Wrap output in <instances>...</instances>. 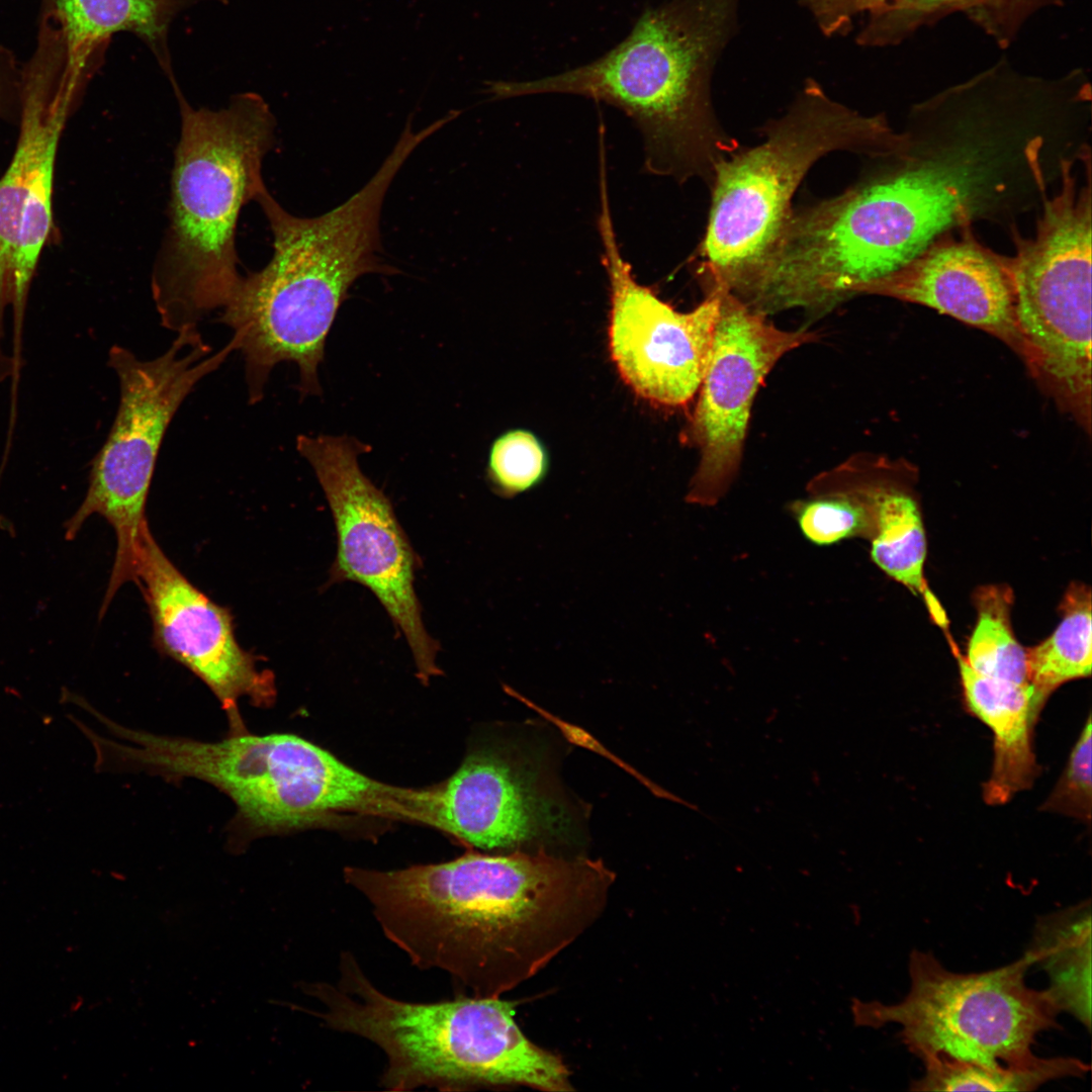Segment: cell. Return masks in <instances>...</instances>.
Masks as SVG:
<instances>
[{
    "label": "cell",
    "mask_w": 1092,
    "mask_h": 1092,
    "mask_svg": "<svg viewBox=\"0 0 1092 1092\" xmlns=\"http://www.w3.org/2000/svg\"><path fill=\"white\" fill-rule=\"evenodd\" d=\"M1091 105L1083 68L1042 77L1001 57L912 105L899 149L796 213L797 263L822 292L846 299L947 232L981 220L1010 229L1090 147Z\"/></svg>",
    "instance_id": "cell-1"
},
{
    "label": "cell",
    "mask_w": 1092,
    "mask_h": 1092,
    "mask_svg": "<svg viewBox=\"0 0 1092 1092\" xmlns=\"http://www.w3.org/2000/svg\"><path fill=\"white\" fill-rule=\"evenodd\" d=\"M343 876L413 966L476 997H500L541 971L599 919L615 879L601 860L543 850L349 866Z\"/></svg>",
    "instance_id": "cell-2"
},
{
    "label": "cell",
    "mask_w": 1092,
    "mask_h": 1092,
    "mask_svg": "<svg viewBox=\"0 0 1092 1092\" xmlns=\"http://www.w3.org/2000/svg\"><path fill=\"white\" fill-rule=\"evenodd\" d=\"M410 150L397 144L373 177L347 201L315 217L289 213L264 187L256 201L273 237V255L242 276L218 320L234 331L245 360L251 403L261 400L273 367L299 369L302 395H320L317 367L349 289L368 273H395L380 256L385 194Z\"/></svg>",
    "instance_id": "cell-3"
},
{
    "label": "cell",
    "mask_w": 1092,
    "mask_h": 1092,
    "mask_svg": "<svg viewBox=\"0 0 1092 1092\" xmlns=\"http://www.w3.org/2000/svg\"><path fill=\"white\" fill-rule=\"evenodd\" d=\"M739 2L669 0L647 8L599 59L541 79L488 82L485 92L494 99L566 93L606 102L641 130L648 172L712 181L716 163L735 149L717 124L711 80L736 32Z\"/></svg>",
    "instance_id": "cell-4"
},
{
    "label": "cell",
    "mask_w": 1092,
    "mask_h": 1092,
    "mask_svg": "<svg viewBox=\"0 0 1092 1092\" xmlns=\"http://www.w3.org/2000/svg\"><path fill=\"white\" fill-rule=\"evenodd\" d=\"M299 987L318 1008L290 1004L293 1009L383 1052L386 1065L379 1085L385 1090L450 1092L504 1086L572 1090L562 1060L522 1032L514 1003L500 997L400 1000L380 990L350 950L340 953L335 982H300Z\"/></svg>",
    "instance_id": "cell-5"
},
{
    "label": "cell",
    "mask_w": 1092,
    "mask_h": 1092,
    "mask_svg": "<svg viewBox=\"0 0 1092 1092\" xmlns=\"http://www.w3.org/2000/svg\"><path fill=\"white\" fill-rule=\"evenodd\" d=\"M170 81L181 127L151 287L162 326L177 333L223 308L242 278L238 219L266 187L262 165L274 146L276 121L257 93H240L217 110L193 108L175 77Z\"/></svg>",
    "instance_id": "cell-6"
},
{
    "label": "cell",
    "mask_w": 1092,
    "mask_h": 1092,
    "mask_svg": "<svg viewBox=\"0 0 1092 1092\" xmlns=\"http://www.w3.org/2000/svg\"><path fill=\"white\" fill-rule=\"evenodd\" d=\"M98 720L112 737H89L97 768L174 783L192 778L215 787L235 804L228 827L234 850L342 815L376 817L389 791V784L295 734L248 731L206 742L135 730L101 714Z\"/></svg>",
    "instance_id": "cell-7"
},
{
    "label": "cell",
    "mask_w": 1092,
    "mask_h": 1092,
    "mask_svg": "<svg viewBox=\"0 0 1092 1092\" xmlns=\"http://www.w3.org/2000/svg\"><path fill=\"white\" fill-rule=\"evenodd\" d=\"M765 133L760 145L714 167L702 275L731 292L775 249L793 212V195L817 160L840 150L883 157L903 142L885 114L858 113L828 97L812 79Z\"/></svg>",
    "instance_id": "cell-8"
},
{
    "label": "cell",
    "mask_w": 1092,
    "mask_h": 1092,
    "mask_svg": "<svg viewBox=\"0 0 1092 1092\" xmlns=\"http://www.w3.org/2000/svg\"><path fill=\"white\" fill-rule=\"evenodd\" d=\"M239 348L240 341L233 336L228 345L211 354L197 327L177 332L168 350L148 361L124 347H111L108 365L119 381L118 410L104 445L93 459L85 497L65 524L67 540L75 539L95 514L115 532L116 553L102 610L108 609L119 587L134 582L140 534L148 522L147 498L168 426L195 385Z\"/></svg>",
    "instance_id": "cell-9"
},
{
    "label": "cell",
    "mask_w": 1092,
    "mask_h": 1092,
    "mask_svg": "<svg viewBox=\"0 0 1092 1092\" xmlns=\"http://www.w3.org/2000/svg\"><path fill=\"white\" fill-rule=\"evenodd\" d=\"M1031 967L1022 958L994 970L958 973L932 953L915 949L908 962L910 989L899 1002L853 998L854 1025L898 1024L901 1041L920 1060L945 1056L987 1066L1020 1064L1035 1055L1042 1031L1058 1028L1060 1013L1044 990L1027 986Z\"/></svg>",
    "instance_id": "cell-10"
},
{
    "label": "cell",
    "mask_w": 1092,
    "mask_h": 1092,
    "mask_svg": "<svg viewBox=\"0 0 1092 1092\" xmlns=\"http://www.w3.org/2000/svg\"><path fill=\"white\" fill-rule=\"evenodd\" d=\"M1008 258L1020 356L1057 403L1091 429V236L1049 221Z\"/></svg>",
    "instance_id": "cell-11"
},
{
    "label": "cell",
    "mask_w": 1092,
    "mask_h": 1092,
    "mask_svg": "<svg viewBox=\"0 0 1092 1092\" xmlns=\"http://www.w3.org/2000/svg\"><path fill=\"white\" fill-rule=\"evenodd\" d=\"M298 452L309 462L330 505L338 551L330 581H353L371 590L401 632L417 676L428 685L442 673L438 643L428 634L415 590L419 558L387 496L361 471L358 456L370 447L347 436H303Z\"/></svg>",
    "instance_id": "cell-12"
},
{
    "label": "cell",
    "mask_w": 1092,
    "mask_h": 1092,
    "mask_svg": "<svg viewBox=\"0 0 1092 1092\" xmlns=\"http://www.w3.org/2000/svg\"><path fill=\"white\" fill-rule=\"evenodd\" d=\"M414 807L418 824L484 850L550 852L580 827L543 755L512 742L475 748L452 776L418 788Z\"/></svg>",
    "instance_id": "cell-13"
},
{
    "label": "cell",
    "mask_w": 1092,
    "mask_h": 1092,
    "mask_svg": "<svg viewBox=\"0 0 1092 1092\" xmlns=\"http://www.w3.org/2000/svg\"><path fill=\"white\" fill-rule=\"evenodd\" d=\"M709 360L686 439L699 453L687 500L714 506L735 480L760 385L788 353L818 340L807 329L785 330L750 309L723 284Z\"/></svg>",
    "instance_id": "cell-14"
},
{
    "label": "cell",
    "mask_w": 1092,
    "mask_h": 1092,
    "mask_svg": "<svg viewBox=\"0 0 1092 1092\" xmlns=\"http://www.w3.org/2000/svg\"><path fill=\"white\" fill-rule=\"evenodd\" d=\"M598 229L611 291L609 347L623 380L646 400L668 407L691 402L699 390L719 312L717 288L689 312L675 310L639 284L614 230L606 178L600 174Z\"/></svg>",
    "instance_id": "cell-15"
},
{
    "label": "cell",
    "mask_w": 1092,
    "mask_h": 1092,
    "mask_svg": "<svg viewBox=\"0 0 1092 1092\" xmlns=\"http://www.w3.org/2000/svg\"><path fill=\"white\" fill-rule=\"evenodd\" d=\"M134 582L150 611L155 647L212 692L225 714L228 735L248 732L240 700L258 708L271 706L276 698L274 674L258 668V658L236 638L230 610L183 575L155 540L148 522L140 534Z\"/></svg>",
    "instance_id": "cell-16"
},
{
    "label": "cell",
    "mask_w": 1092,
    "mask_h": 1092,
    "mask_svg": "<svg viewBox=\"0 0 1092 1092\" xmlns=\"http://www.w3.org/2000/svg\"><path fill=\"white\" fill-rule=\"evenodd\" d=\"M81 98L42 75L22 71L19 135L0 178V315L24 311L30 284L53 223L57 151Z\"/></svg>",
    "instance_id": "cell-17"
},
{
    "label": "cell",
    "mask_w": 1092,
    "mask_h": 1092,
    "mask_svg": "<svg viewBox=\"0 0 1092 1092\" xmlns=\"http://www.w3.org/2000/svg\"><path fill=\"white\" fill-rule=\"evenodd\" d=\"M859 294L930 307L997 337L1020 355L1008 256L980 243L972 226L939 236Z\"/></svg>",
    "instance_id": "cell-18"
},
{
    "label": "cell",
    "mask_w": 1092,
    "mask_h": 1092,
    "mask_svg": "<svg viewBox=\"0 0 1092 1092\" xmlns=\"http://www.w3.org/2000/svg\"><path fill=\"white\" fill-rule=\"evenodd\" d=\"M209 0H40L33 53L85 88L102 65L111 36L128 31L173 74L168 32L183 10Z\"/></svg>",
    "instance_id": "cell-19"
},
{
    "label": "cell",
    "mask_w": 1092,
    "mask_h": 1092,
    "mask_svg": "<svg viewBox=\"0 0 1092 1092\" xmlns=\"http://www.w3.org/2000/svg\"><path fill=\"white\" fill-rule=\"evenodd\" d=\"M965 702L969 710L994 734V761L984 785V800L1003 805L1028 789L1037 774L1032 729L1038 717L1035 691L1030 682H1014L984 675L959 657Z\"/></svg>",
    "instance_id": "cell-20"
},
{
    "label": "cell",
    "mask_w": 1092,
    "mask_h": 1092,
    "mask_svg": "<svg viewBox=\"0 0 1092 1092\" xmlns=\"http://www.w3.org/2000/svg\"><path fill=\"white\" fill-rule=\"evenodd\" d=\"M1049 978L1045 989L1060 1012L1091 1027V903L1074 906L1037 918L1024 953Z\"/></svg>",
    "instance_id": "cell-21"
},
{
    "label": "cell",
    "mask_w": 1092,
    "mask_h": 1092,
    "mask_svg": "<svg viewBox=\"0 0 1092 1092\" xmlns=\"http://www.w3.org/2000/svg\"><path fill=\"white\" fill-rule=\"evenodd\" d=\"M1061 610L1063 618L1054 633L1038 645L1026 649L1028 681L1035 691L1037 715L1060 686L1091 674L1090 588L1083 583H1072Z\"/></svg>",
    "instance_id": "cell-22"
},
{
    "label": "cell",
    "mask_w": 1092,
    "mask_h": 1092,
    "mask_svg": "<svg viewBox=\"0 0 1092 1092\" xmlns=\"http://www.w3.org/2000/svg\"><path fill=\"white\" fill-rule=\"evenodd\" d=\"M924 1072L911 1083L913 1091H1033L1051 1081L1083 1077L1090 1066L1073 1057L1040 1058L1020 1064L987 1066L930 1056Z\"/></svg>",
    "instance_id": "cell-23"
},
{
    "label": "cell",
    "mask_w": 1092,
    "mask_h": 1092,
    "mask_svg": "<svg viewBox=\"0 0 1092 1092\" xmlns=\"http://www.w3.org/2000/svg\"><path fill=\"white\" fill-rule=\"evenodd\" d=\"M869 502L875 520L871 557L885 573L915 593L924 589L926 538L916 502L889 487L851 486Z\"/></svg>",
    "instance_id": "cell-24"
},
{
    "label": "cell",
    "mask_w": 1092,
    "mask_h": 1092,
    "mask_svg": "<svg viewBox=\"0 0 1092 1092\" xmlns=\"http://www.w3.org/2000/svg\"><path fill=\"white\" fill-rule=\"evenodd\" d=\"M975 602L978 619L964 657L967 663L987 676L1029 682L1026 650L1016 640L1011 625V588L1005 584L982 586Z\"/></svg>",
    "instance_id": "cell-25"
},
{
    "label": "cell",
    "mask_w": 1092,
    "mask_h": 1092,
    "mask_svg": "<svg viewBox=\"0 0 1092 1092\" xmlns=\"http://www.w3.org/2000/svg\"><path fill=\"white\" fill-rule=\"evenodd\" d=\"M796 519L804 537L817 546L869 533L875 526L869 502L850 486L799 504Z\"/></svg>",
    "instance_id": "cell-26"
},
{
    "label": "cell",
    "mask_w": 1092,
    "mask_h": 1092,
    "mask_svg": "<svg viewBox=\"0 0 1092 1092\" xmlns=\"http://www.w3.org/2000/svg\"><path fill=\"white\" fill-rule=\"evenodd\" d=\"M970 0H889L868 20L855 37L860 47H896L924 27L954 13H964Z\"/></svg>",
    "instance_id": "cell-27"
},
{
    "label": "cell",
    "mask_w": 1092,
    "mask_h": 1092,
    "mask_svg": "<svg viewBox=\"0 0 1092 1092\" xmlns=\"http://www.w3.org/2000/svg\"><path fill=\"white\" fill-rule=\"evenodd\" d=\"M546 469V453L528 431L507 432L490 448L487 477L495 493L503 497H513L539 484Z\"/></svg>",
    "instance_id": "cell-28"
},
{
    "label": "cell",
    "mask_w": 1092,
    "mask_h": 1092,
    "mask_svg": "<svg viewBox=\"0 0 1092 1092\" xmlns=\"http://www.w3.org/2000/svg\"><path fill=\"white\" fill-rule=\"evenodd\" d=\"M1091 732L1089 715L1062 776L1040 808L1042 811L1090 821L1092 808Z\"/></svg>",
    "instance_id": "cell-29"
},
{
    "label": "cell",
    "mask_w": 1092,
    "mask_h": 1092,
    "mask_svg": "<svg viewBox=\"0 0 1092 1092\" xmlns=\"http://www.w3.org/2000/svg\"><path fill=\"white\" fill-rule=\"evenodd\" d=\"M1066 0H970L964 12L967 18L1006 50L1018 37L1026 22L1037 12L1063 7Z\"/></svg>",
    "instance_id": "cell-30"
},
{
    "label": "cell",
    "mask_w": 1092,
    "mask_h": 1092,
    "mask_svg": "<svg viewBox=\"0 0 1092 1092\" xmlns=\"http://www.w3.org/2000/svg\"><path fill=\"white\" fill-rule=\"evenodd\" d=\"M889 0H800L815 19L820 31L826 36L844 35L852 28L855 16L871 14L882 8Z\"/></svg>",
    "instance_id": "cell-31"
},
{
    "label": "cell",
    "mask_w": 1092,
    "mask_h": 1092,
    "mask_svg": "<svg viewBox=\"0 0 1092 1092\" xmlns=\"http://www.w3.org/2000/svg\"><path fill=\"white\" fill-rule=\"evenodd\" d=\"M22 66L14 53L0 43V118L19 117Z\"/></svg>",
    "instance_id": "cell-32"
}]
</instances>
